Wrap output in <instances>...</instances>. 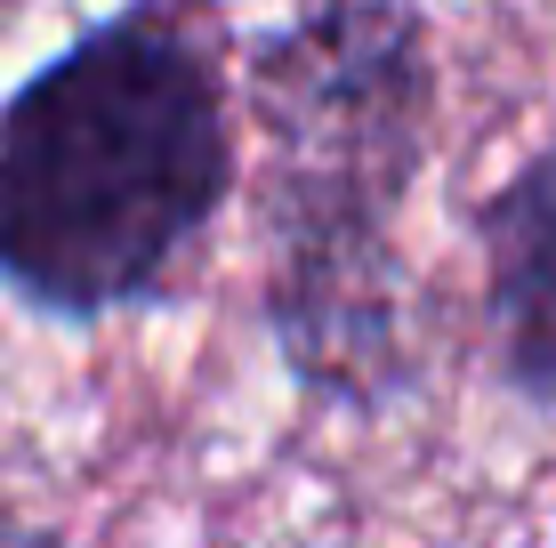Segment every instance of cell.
<instances>
[{
  "label": "cell",
  "instance_id": "obj_5",
  "mask_svg": "<svg viewBox=\"0 0 556 548\" xmlns=\"http://www.w3.org/2000/svg\"><path fill=\"white\" fill-rule=\"evenodd\" d=\"M16 9H25V0H0V25H9V16H16Z\"/></svg>",
  "mask_w": 556,
  "mask_h": 548
},
{
  "label": "cell",
  "instance_id": "obj_3",
  "mask_svg": "<svg viewBox=\"0 0 556 548\" xmlns=\"http://www.w3.org/2000/svg\"><path fill=\"white\" fill-rule=\"evenodd\" d=\"M484 242V331L492 371L532 411H556V145H541L476 211Z\"/></svg>",
  "mask_w": 556,
  "mask_h": 548
},
{
  "label": "cell",
  "instance_id": "obj_1",
  "mask_svg": "<svg viewBox=\"0 0 556 548\" xmlns=\"http://www.w3.org/2000/svg\"><path fill=\"white\" fill-rule=\"evenodd\" d=\"M242 98L266 339L306 404L388 411L419 380L395 218L435 145L428 16L419 0H306L251 41Z\"/></svg>",
  "mask_w": 556,
  "mask_h": 548
},
{
  "label": "cell",
  "instance_id": "obj_2",
  "mask_svg": "<svg viewBox=\"0 0 556 548\" xmlns=\"http://www.w3.org/2000/svg\"><path fill=\"white\" fill-rule=\"evenodd\" d=\"M202 0H122L0 98V291L49 323L153 307L235 194Z\"/></svg>",
  "mask_w": 556,
  "mask_h": 548
},
{
  "label": "cell",
  "instance_id": "obj_4",
  "mask_svg": "<svg viewBox=\"0 0 556 548\" xmlns=\"http://www.w3.org/2000/svg\"><path fill=\"white\" fill-rule=\"evenodd\" d=\"M0 548H73V540L49 533V524H0Z\"/></svg>",
  "mask_w": 556,
  "mask_h": 548
}]
</instances>
